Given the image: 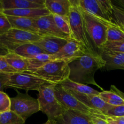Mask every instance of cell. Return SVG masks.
<instances>
[{"instance_id":"6da1fadb","label":"cell","mask_w":124,"mask_h":124,"mask_svg":"<svg viewBox=\"0 0 124 124\" xmlns=\"http://www.w3.org/2000/svg\"><path fill=\"white\" fill-rule=\"evenodd\" d=\"M70 75L69 79L84 85L92 84L104 90L96 82L95 73L105 67V62L100 54L85 53L83 56L69 63Z\"/></svg>"},{"instance_id":"7a4b0ae2","label":"cell","mask_w":124,"mask_h":124,"mask_svg":"<svg viewBox=\"0 0 124 124\" xmlns=\"http://www.w3.org/2000/svg\"><path fill=\"white\" fill-rule=\"evenodd\" d=\"M70 1L71 7L69 18L72 39L83 44L90 53L99 54L94 50L87 33L84 16L79 6L78 0H70Z\"/></svg>"},{"instance_id":"3957f363","label":"cell","mask_w":124,"mask_h":124,"mask_svg":"<svg viewBox=\"0 0 124 124\" xmlns=\"http://www.w3.org/2000/svg\"><path fill=\"white\" fill-rule=\"evenodd\" d=\"M69 62H70L65 60H54L47 63L39 69L29 70L25 72L49 83L61 84L69 78Z\"/></svg>"},{"instance_id":"277c9868","label":"cell","mask_w":124,"mask_h":124,"mask_svg":"<svg viewBox=\"0 0 124 124\" xmlns=\"http://www.w3.org/2000/svg\"><path fill=\"white\" fill-rule=\"evenodd\" d=\"M56 85L55 84H45L38 91L37 99L40 111L46 114L48 119L50 120H55L62 115L65 110L56 96L54 90Z\"/></svg>"},{"instance_id":"5b68a950","label":"cell","mask_w":124,"mask_h":124,"mask_svg":"<svg viewBox=\"0 0 124 124\" xmlns=\"http://www.w3.org/2000/svg\"><path fill=\"white\" fill-rule=\"evenodd\" d=\"M85 25L91 42L96 52L100 54L107 42L108 26L96 17L81 8Z\"/></svg>"},{"instance_id":"8992f818","label":"cell","mask_w":124,"mask_h":124,"mask_svg":"<svg viewBox=\"0 0 124 124\" xmlns=\"http://www.w3.org/2000/svg\"><path fill=\"white\" fill-rule=\"evenodd\" d=\"M79 6L108 27L115 24L113 16V4L110 0H78Z\"/></svg>"},{"instance_id":"52a82bcc","label":"cell","mask_w":124,"mask_h":124,"mask_svg":"<svg viewBox=\"0 0 124 124\" xmlns=\"http://www.w3.org/2000/svg\"><path fill=\"white\" fill-rule=\"evenodd\" d=\"M17 95L11 99L10 111H13L26 121L30 116L40 111L38 99L16 90Z\"/></svg>"},{"instance_id":"ba28073f","label":"cell","mask_w":124,"mask_h":124,"mask_svg":"<svg viewBox=\"0 0 124 124\" xmlns=\"http://www.w3.org/2000/svg\"><path fill=\"white\" fill-rule=\"evenodd\" d=\"M42 38V36L38 34L12 29L0 36V41L10 52H14L19 46L24 44L37 42Z\"/></svg>"},{"instance_id":"9c48e42d","label":"cell","mask_w":124,"mask_h":124,"mask_svg":"<svg viewBox=\"0 0 124 124\" xmlns=\"http://www.w3.org/2000/svg\"><path fill=\"white\" fill-rule=\"evenodd\" d=\"M49 83L47 81L24 72L11 73L6 88H17L25 90H36L38 92L44 84Z\"/></svg>"},{"instance_id":"30bf717a","label":"cell","mask_w":124,"mask_h":124,"mask_svg":"<svg viewBox=\"0 0 124 124\" xmlns=\"http://www.w3.org/2000/svg\"><path fill=\"white\" fill-rule=\"evenodd\" d=\"M54 90L56 98L65 110L79 111L89 116H92L98 111L90 108L81 102L71 94L70 91L64 88L61 84L56 85Z\"/></svg>"},{"instance_id":"8fae6325","label":"cell","mask_w":124,"mask_h":124,"mask_svg":"<svg viewBox=\"0 0 124 124\" xmlns=\"http://www.w3.org/2000/svg\"><path fill=\"white\" fill-rule=\"evenodd\" d=\"M87 52H89L83 44L73 39H70L58 53L53 56L55 60H65L71 62L80 58Z\"/></svg>"},{"instance_id":"7c38bea8","label":"cell","mask_w":124,"mask_h":124,"mask_svg":"<svg viewBox=\"0 0 124 124\" xmlns=\"http://www.w3.org/2000/svg\"><path fill=\"white\" fill-rule=\"evenodd\" d=\"M36 26L38 30V35L41 36H56L62 38L70 39L64 35L57 27L53 14L35 19Z\"/></svg>"},{"instance_id":"4fadbf2b","label":"cell","mask_w":124,"mask_h":124,"mask_svg":"<svg viewBox=\"0 0 124 124\" xmlns=\"http://www.w3.org/2000/svg\"><path fill=\"white\" fill-rule=\"evenodd\" d=\"M70 39L56 36H42L41 39L35 43L42 48L46 54L54 55L58 53Z\"/></svg>"},{"instance_id":"5bb4252c","label":"cell","mask_w":124,"mask_h":124,"mask_svg":"<svg viewBox=\"0 0 124 124\" xmlns=\"http://www.w3.org/2000/svg\"><path fill=\"white\" fill-rule=\"evenodd\" d=\"M54 121L56 124H94L89 115L70 110H65Z\"/></svg>"},{"instance_id":"9a60e30c","label":"cell","mask_w":124,"mask_h":124,"mask_svg":"<svg viewBox=\"0 0 124 124\" xmlns=\"http://www.w3.org/2000/svg\"><path fill=\"white\" fill-rule=\"evenodd\" d=\"M81 102L91 109L98 110L104 114L111 105L105 103L99 95H90L70 92Z\"/></svg>"},{"instance_id":"2e32d148","label":"cell","mask_w":124,"mask_h":124,"mask_svg":"<svg viewBox=\"0 0 124 124\" xmlns=\"http://www.w3.org/2000/svg\"><path fill=\"white\" fill-rule=\"evenodd\" d=\"M3 10L45 8L46 0H1Z\"/></svg>"},{"instance_id":"e0dca14e","label":"cell","mask_w":124,"mask_h":124,"mask_svg":"<svg viewBox=\"0 0 124 124\" xmlns=\"http://www.w3.org/2000/svg\"><path fill=\"white\" fill-rule=\"evenodd\" d=\"M100 55L105 62L104 69L107 70L115 69L124 70V53L103 50L101 52Z\"/></svg>"},{"instance_id":"ac0fdd59","label":"cell","mask_w":124,"mask_h":124,"mask_svg":"<svg viewBox=\"0 0 124 124\" xmlns=\"http://www.w3.org/2000/svg\"><path fill=\"white\" fill-rule=\"evenodd\" d=\"M6 16L10 23L12 29H18L38 35V30L35 24V19L25 17Z\"/></svg>"},{"instance_id":"d6986e66","label":"cell","mask_w":124,"mask_h":124,"mask_svg":"<svg viewBox=\"0 0 124 124\" xmlns=\"http://www.w3.org/2000/svg\"><path fill=\"white\" fill-rule=\"evenodd\" d=\"M45 7L51 14L69 18L71 1L70 0H46Z\"/></svg>"},{"instance_id":"ffe728a7","label":"cell","mask_w":124,"mask_h":124,"mask_svg":"<svg viewBox=\"0 0 124 124\" xmlns=\"http://www.w3.org/2000/svg\"><path fill=\"white\" fill-rule=\"evenodd\" d=\"M3 13L6 15L18 17L37 19L40 17L44 16L50 14L49 11L45 8H24V9H11L3 10Z\"/></svg>"},{"instance_id":"44dd1931","label":"cell","mask_w":124,"mask_h":124,"mask_svg":"<svg viewBox=\"0 0 124 124\" xmlns=\"http://www.w3.org/2000/svg\"><path fill=\"white\" fill-rule=\"evenodd\" d=\"M99 96L105 103L112 106L124 105V94L113 85L110 90L101 92Z\"/></svg>"},{"instance_id":"7402d4cb","label":"cell","mask_w":124,"mask_h":124,"mask_svg":"<svg viewBox=\"0 0 124 124\" xmlns=\"http://www.w3.org/2000/svg\"><path fill=\"white\" fill-rule=\"evenodd\" d=\"M14 52L25 59H30L39 54L46 53L35 42H30L21 45L16 48Z\"/></svg>"},{"instance_id":"603a6c76","label":"cell","mask_w":124,"mask_h":124,"mask_svg":"<svg viewBox=\"0 0 124 124\" xmlns=\"http://www.w3.org/2000/svg\"><path fill=\"white\" fill-rule=\"evenodd\" d=\"M61 84L64 87V88L70 92L85 94H90V95H99V93H100L99 92L93 89V88L87 85L75 82L69 79Z\"/></svg>"},{"instance_id":"cb8c5ba5","label":"cell","mask_w":124,"mask_h":124,"mask_svg":"<svg viewBox=\"0 0 124 124\" xmlns=\"http://www.w3.org/2000/svg\"><path fill=\"white\" fill-rule=\"evenodd\" d=\"M4 57L7 63L18 72H24L28 70L27 59L14 52H10Z\"/></svg>"},{"instance_id":"d4e9b609","label":"cell","mask_w":124,"mask_h":124,"mask_svg":"<svg viewBox=\"0 0 124 124\" xmlns=\"http://www.w3.org/2000/svg\"><path fill=\"white\" fill-rule=\"evenodd\" d=\"M27 59L28 62V70L39 69L47 63L55 60L53 55L46 53L39 54L33 58Z\"/></svg>"},{"instance_id":"484cf974","label":"cell","mask_w":124,"mask_h":124,"mask_svg":"<svg viewBox=\"0 0 124 124\" xmlns=\"http://www.w3.org/2000/svg\"><path fill=\"white\" fill-rule=\"evenodd\" d=\"M124 40V31L116 23L108 27L107 31V41L117 42Z\"/></svg>"},{"instance_id":"4316f807","label":"cell","mask_w":124,"mask_h":124,"mask_svg":"<svg viewBox=\"0 0 124 124\" xmlns=\"http://www.w3.org/2000/svg\"><path fill=\"white\" fill-rule=\"evenodd\" d=\"M54 21L58 29L67 36L70 39H72L71 36V31L70 28L69 18L61 16L53 15Z\"/></svg>"},{"instance_id":"83f0119b","label":"cell","mask_w":124,"mask_h":124,"mask_svg":"<svg viewBox=\"0 0 124 124\" xmlns=\"http://www.w3.org/2000/svg\"><path fill=\"white\" fill-rule=\"evenodd\" d=\"M25 121L12 111L0 115V124H25Z\"/></svg>"},{"instance_id":"f1b7e54d","label":"cell","mask_w":124,"mask_h":124,"mask_svg":"<svg viewBox=\"0 0 124 124\" xmlns=\"http://www.w3.org/2000/svg\"><path fill=\"white\" fill-rule=\"evenodd\" d=\"M113 16L115 23L124 31V9L113 4Z\"/></svg>"},{"instance_id":"f546056e","label":"cell","mask_w":124,"mask_h":124,"mask_svg":"<svg viewBox=\"0 0 124 124\" xmlns=\"http://www.w3.org/2000/svg\"><path fill=\"white\" fill-rule=\"evenodd\" d=\"M103 50L110 51V52L124 53V40L121 41H117V42L107 41L103 47L102 50Z\"/></svg>"},{"instance_id":"4dcf8cb0","label":"cell","mask_w":124,"mask_h":124,"mask_svg":"<svg viewBox=\"0 0 124 124\" xmlns=\"http://www.w3.org/2000/svg\"><path fill=\"white\" fill-rule=\"evenodd\" d=\"M10 98L4 92H0V115L10 111Z\"/></svg>"},{"instance_id":"1f68e13d","label":"cell","mask_w":124,"mask_h":124,"mask_svg":"<svg viewBox=\"0 0 124 124\" xmlns=\"http://www.w3.org/2000/svg\"><path fill=\"white\" fill-rule=\"evenodd\" d=\"M104 115L108 117H124V105L119 106L111 105L110 107L104 113Z\"/></svg>"},{"instance_id":"d6a6232c","label":"cell","mask_w":124,"mask_h":124,"mask_svg":"<svg viewBox=\"0 0 124 124\" xmlns=\"http://www.w3.org/2000/svg\"><path fill=\"white\" fill-rule=\"evenodd\" d=\"M12 29L10 23L7 16L3 12H0V36L6 34Z\"/></svg>"},{"instance_id":"836d02e7","label":"cell","mask_w":124,"mask_h":124,"mask_svg":"<svg viewBox=\"0 0 124 124\" xmlns=\"http://www.w3.org/2000/svg\"><path fill=\"white\" fill-rule=\"evenodd\" d=\"M0 72L6 73H18L16 70L12 67L7 63L4 56L0 57Z\"/></svg>"},{"instance_id":"e575fe53","label":"cell","mask_w":124,"mask_h":124,"mask_svg":"<svg viewBox=\"0 0 124 124\" xmlns=\"http://www.w3.org/2000/svg\"><path fill=\"white\" fill-rule=\"evenodd\" d=\"M10 76V73L0 72V92H3L4 88L8 82Z\"/></svg>"},{"instance_id":"d590c367","label":"cell","mask_w":124,"mask_h":124,"mask_svg":"<svg viewBox=\"0 0 124 124\" xmlns=\"http://www.w3.org/2000/svg\"><path fill=\"white\" fill-rule=\"evenodd\" d=\"M10 52L0 41V57L5 56Z\"/></svg>"},{"instance_id":"8d00e7d4","label":"cell","mask_w":124,"mask_h":124,"mask_svg":"<svg viewBox=\"0 0 124 124\" xmlns=\"http://www.w3.org/2000/svg\"><path fill=\"white\" fill-rule=\"evenodd\" d=\"M112 2L113 4L124 9V0H115Z\"/></svg>"},{"instance_id":"74e56055","label":"cell","mask_w":124,"mask_h":124,"mask_svg":"<svg viewBox=\"0 0 124 124\" xmlns=\"http://www.w3.org/2000/svg\"><path fill=\"white\" fill-rule=\"evenodd\" d=\"M115 121L117 124H124V117H110Z\"/></svg>"},{"instance_id":"f35d334b","label":"cell","mask_w":124,"mask_h":124,"mask_svg":"<svg viewBox=\"0 0 124 124\" xmlns=\"http://www.w3.org/2000/svg\"><path fill=\"white\" fill-rule=\"evenodd\" d=\"M106 120L107 121L108 124H117L111 117H108V116H106Z\"/></svg>"},{"instance_id":"ab89813d","label":"cell","mask_w":124,"mask_h":124,"mask_svg":"<svg viewBox=\"0 0 124 124\" xmlns=\"http://www.w3.org/2000/svg\"><path fill=\"white\" fill-rule=\"evenodd\" d=\"M56 124V122L54 120H50V119H48L47 121L46 122H45L44 124Z\"/></svg>"},{"instance_id":"60d3db41","label":"cell","mask_w":124,"mask_h":124,"mask_svg":"<svg viewBox=\"0 0 124 124\" xmlns=\"http://www.w3.org/2000/svg\"><path fill=\"white\" fill-rule=\"evenodd\" d=\"M0 12H3V8H2V4H1V0H0Z\"/></svg>"},{"instance_id":"b9f144b4","label":"cell","mask_w":124,"mask_h":124,"mask_svg":"<svg viewBox=\"0 0 124 124\" xmlns=\"http://www.w3.org/2000/svg\"></svg>"}]
</instances>
